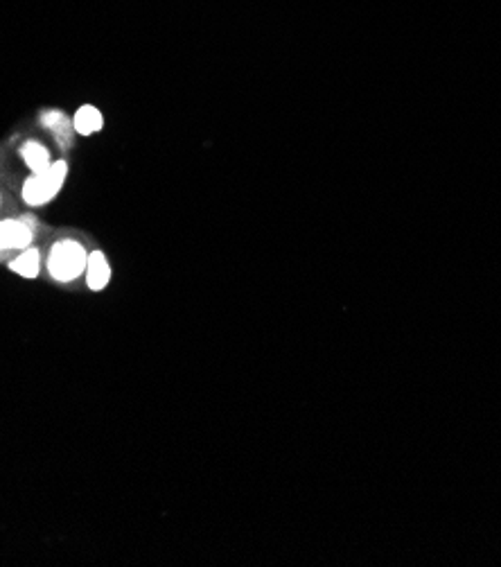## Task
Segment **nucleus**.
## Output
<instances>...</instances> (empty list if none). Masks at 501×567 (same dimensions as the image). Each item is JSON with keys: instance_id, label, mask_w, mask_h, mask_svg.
<instances>
[{"instance_id": "4", "label": "nucleus", "mask_w": 501, "mask_h": 567, "mask_svg": "<svg viewBox=\"0 0 501 567\" xmlns=\"http://www.w3.org/2000/svg\"><path fill=\"white\" fill-rule=\"evenodd\" d=\"M86 283L93 292H100L109 285L111 281V267H109V260L102 251H93L88 254V263H86Z\"/></svg>"}, {"instance_id": "7", "label": "nucleus", "mask_w": 501, "mask_h": 567, "mask_svg": "<svg viewBox=\"0 0 501 567\" xmlns=\"http://www.w3.org/2000/svg\"><path fill=\"white\" fill-rule=\"evenodd\" d=\"M21 159L25 161V165L30 167L32 172L45 170V167H48L50 163H53V159H50L48 147H44V145H41V143H36V141L23 143Z\"/></svg>"}, {"instance_id": "8", "label": "nucleus", "mask_w": 501, "mask_h": 567, "mask_svg": "<svg viewBox=\"0 0 501 567\" xmlns=\"http://www.w3.org/2000/svg\"><path fill=\"white\" fill-rule=\"evenodd\" d=\"M9 267L14 269L16 274H21V276L25 278H34L36 274H39V267H41V254L39 249H27L23 251L21 255H18L16 260H14Z\"/></svg>"}, {"instance_id": "5", "label": "nucleus", "mask_w": 501, "mask_h": 567, "mask_svg": "<svg viewBox=\"0 0 501 567\" xmlns=\"http://www.w3.org/2000/svg\"><path fill=\"white\" fill-rule=\"evenodd\" d=\"M41 123H44L45 127H48L50 132L54 134V138L59 141V145H64V147L71 145L73 132H75V127L71 124V118H66L62 111H45V114L41 115Z\"/></svg>"}, {"instance_id": "1", "label": "nucleus", "mask_w": 501, "mask_h": 567, "mask_svg": "<svg viewBox=\"0 0 501 567\" xmlns=\"http://www.w3.org/2000/svg\"><path fill=\"white\" fill-rule=\"evenodd\" d=\"M66 174V161H54L45 170L32 172V176L23 185V199H25V204H30V206H44V204L53 202L59 190H62Z\"/></svg>"}, {"instance_id": "6", "label": "nucleus", "mask_w": 501, "mask_h": 567, "mask_svg": "<svg viewBox=\"0 0 501 567\" xmlns=\"http://www.w3.org/2000/svg\"><path fill=\"white\" fill-rule=\"evenodd\" d=\"M102 124H104V120H102V114L97 106H91V104H84L77 109L75 118H73V127H75L77 134H82V136H91V134H97L102 129Z\"/></svg>"}, {"instance_id": "2", "label": "nucleus", "mask_w": 501, "mask_h": 567, "mask_svg": "<svg viewBox=\"0 0 501 567\" xmlns=\"http://www.w3.org/2000/svg\"><path fill=\"white\" fill-rule=\"evenodd\" d=\"M86 249L75 240H62L50 249L48 255V269L54 281L59 283L75 281L77 276H82L86 272Z\"/></svg>"}, {"instance_id": "3", "label": "nucleus", "mask_w": 501, "mask_h": 567, "mask_svg": "<svg viewBox=\"0 0 501 567\" xmlns=\"http://www.w3.org/2000/svg\"><path fill=\"white\" fill-rule=\"evenodd\" d=\"M34 238V229L23 220L0 222V251L25 249Z\"/></svg>"}]
</instances>
